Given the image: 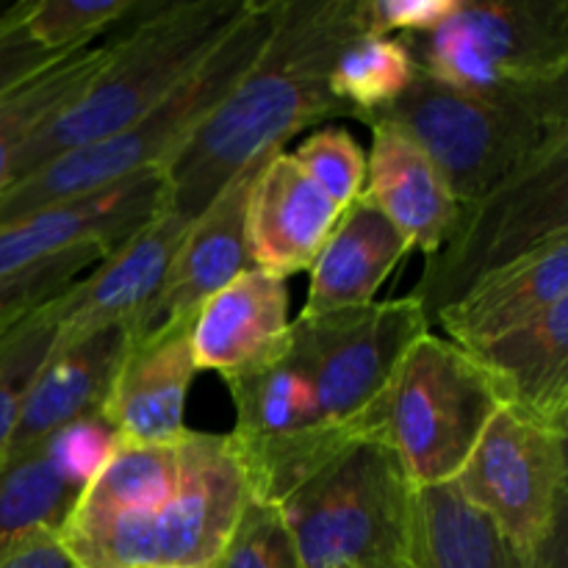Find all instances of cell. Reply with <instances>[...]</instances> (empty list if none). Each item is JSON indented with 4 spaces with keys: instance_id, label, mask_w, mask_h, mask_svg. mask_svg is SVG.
Instances as JSON below:
<instances>
[{
    "instance_id": "cell-1",
    "label": "cell",
    "mask_w": 568,
    "mask_h": 568,
    "mask_svg": "<svg viewBox=\"0 0 568 568\" xmlns=\"http://www.w3.org/2000/svg\"><path fill=\"white\" fill-rule=\"evenodd\" d=\"M358 33L361 0H277L264 50L166 164V205L194 222L244 166L314 122L349 116L331 72Z\"/></svg>"
},
{
    "instance_id": "cell-2",
    "label": "cell",
    "mask_w": 568,
    "mask_h": 568,
    "mask_svg": "<svg viewBox=\"0 0 568 568\" xmlns=\"http://www.w3.org/2000/svg\"><path fill=\"white\" fill-rule=\"evenodd\" d=\"M253 0L142 3L111 42L103 67L61 114L33 133L14 181L83 144L114 136L170 98L247 14Z\"/></svg>"
},
{
    "instance_id": "cell-3",
    "label": "cell",
    "mask_w": 568,
    "mask_h": 568,
    "mask_svg": "<svg viewBox=\"0 0 568 568\" xmlns=\"http://www.w3.org/2000/svg\"><path fill=\"white\" fill-rule=\"evenodd\" d=\"M277 0H253L247 14L211 50L209 59L153 111L114 136L83 144L39 166L0 192V227L14 225L39 209L114 186L148 170H166L205 116L227 98L233 87L264 50L275 26Z\"/></svg>"
},
{
    "instance_id": "cell-4",
    "label": "cell",
    "mask_w": 568,
    "mask_h": 568,
    "mask_svg": "<svg viewBox=\"0 0 568 568\" xmlns=\"http://www.w3.org/2000/svg\"><path fill=\"white\" fill-rule=\"evenodd\" d=\"M381 120L403 128L430 155L458 205H469L544 150L568 142V92H469L416 70L403 98Z\"/></svg>"
},
{
    "instance_id": "cell-5",
    "label": "cell",
    "mask_w": 568,
    "mask_h": 568,
    "mask_svg": "<svg viewBox=\"0 0 568 568\" xmlns=\"http://www.w3.org/2000/svg\"><path fill=\"white\" fill-rule=\"evenodd\" d=\"M247 499L231 438L192 430L186 475L164 503L133 514L67 516L59 538L75 568H209Z\"/></svg>"
},
{
    "instance_id": "cell-6",
    "label": "cell",
    "mask_w": 568,
    "mask_h": 568,
    "mask_svg": "<svg viewBox=\"0 0 568 568\" xmlns=\"http://www.w3.org/2000/svg\"><path fill=\"white\" fill-rule=\"evenodd\" d=\"M414 494L381 438H355L281 508L303 568H414Z\"/></svg>"
},
{
    "instance_id": "cell-7",
    "label": "cell",
    "mask_w": 568,
    "mask_h": 568,
    "mask_svg": "<svg viewBox=\"0 0 568 568\" xmlns=\"http://www.w3.org/2000/svg\"><path fill=\"white\" fill-rule=\"evenodd\" d=\"M397 39L416 70L447 87L568 92V0H458L447 22Z\"/></svg>"
},
{
    "instance_id": "cell-8",
    "label": "cell",
    "mask_w": 568,
    "mask_h": 568,
    "mask_svg": "<svg viewBox=\"0 0 568 568\" xmlns=\"http://www.w3.org/2000/svg\"><path fill=\"white\" fill-rule=\"evenodd\" d=\"M497 410L480 364L447 338L425 333L388 386L375 438L394 449L414 488L447 486Z\"/></svg>"
},
{
    "instance_id": "cell-9",
    "label": "cell",
    "mask_w": 568,
    "mask_h": 568,
    "mask_svg": "<svg viewBox=\"0 0 568 568\" xmlns=\"http://www.w3.org/2000/svg\"><path fill=\"white\" fill-rule=\"evenodd\" d=\"M430 333L410 294L361 308L297 316L286 355L308 381L322 422L355 438H375L377 414L408 349Z\"/></svg>"
},
{
    "instance_id": "cell-10",
    "label": "cell",
    "mask_w": 568,
    "mask_h": 568,
    "mask_svg": "<svg viewBox=\"0 0 568 568\" xmlns=\"http://www.w3.org/2000/svg\"><path fill=\"white\" fill-rule=\"evenodd\" d=\"M560 236H568V142L544 150L477 203L460 205L442 247L425 255V270L410 297L433 325L488 272Z\"/></svg>"
},
{
    "instance_id": "cell-11",
    "label": "cell",
    "mask_w": 568,
    "mask_h": 568,
    "mask_svg": "<svg viewBox=\"0 0 568 568\" xmlns=\"http://www.w3.org/2000/svg\"><path fill=\"white\" fill-rule=\"evenodd\" d=\"M455 488L519 552H538L566 530L568 433L499 408Z\"/></svg>"
},
{
    "instance_id": "cell-12",
    "label": "cell",
    "mask_w": 568,
    "mask_h": 568,
    "mask_svg": "<svg viewBox=\"0 0 568 568\" xmlns=\"http://www.w3.org/2000/svg\"><path fill=\"white\" fill-rule=\"evenodd\" d=\"M236 425L227 433L250 499L281 505L355 436L322 422L308 381L286 353L272 364L222 377Z\"/></svg>"
},
{
    "instance_id": "cell-13",
    "label": "cell",
    "mask_w": 568,
    "mask_h": 568,
    "mask_svg": "<svg viewBox=\"0 0 568 568\" xmlns=\"http://www.w3.org/2000/svg\"><path fill=\"white\" fill-rule=\"evenodd\" d=\"M164 205V170H148L114 186L33 211L14 225L0 227V277L81 247L114 253Z\"/></svg>"
},
{
    "instance_id": "cell-14",
    "label": "cell",
    "mask_w": 568,
    "mask_h": 568,
    "mask_svg": "<svg viewBox=\"0 0 568 568\" xmlns=\"http://www.w3.org/2000/svg\"><path fill=\"white\" fill-rule=\"evenodd\" d=\"M192 325L194 320H178L136 336L125 333V349L100 408L122 444L172 442L186 430L183 410L197 375Z\"/></svg>"
},
{
    "instance_id": "cell-15",
    "label": "cell",
    "mask_w": 568,
    "mask_h": 568,
    "mask_svg": "<svg viewBox=\"0 0 568 568\" xmlns=\"http://www.w3.org/2000/svg\"><path fill=\"white\" fill-rule=\"evenodd\" d=\"M261 161L244 166L216 194L214 203L186 227L161 283V292L136 320L128 322V336L155 331L166 322L194 320L205 300L250 270L244 220H247L250 186Z\"/></svg>"
},
{
    "instance_id": "cell-16",
    "label": "cell",
    "mask_w": 568,
    "mask_h": 568,
    "mask_svg": "<svg viewBox=\"0 0 568 568\" xmlns=\"http://www.w3.org/2000/svg\"><path fill=\"white\" fill-rule=\"evenodd\" d=\"M189 225L192 222L164 205L136 236L64 288L59 297L61 327L53 349L136 320L161 292L172 255Z\"/></svg>"
},
{
    "instance_id": "cell-17",
    "label": "cell",
    "mask_w": 568,
    "mask_h": 568,
    "mask_svg": "<svg viewBox=\"0 0 568 568\" xmlns=\"http://www.w3.org/2000/svg\"><path fill=\"white\" fill-rule=\"evenodd\" d=\"M342 209L305 178L286 150L264 155L247 197V258L281 281L311 270Z\"/></svg>"
},
{
    "instance_id": "cell-18",
    "label": "cell",
    "mask_w": 568,
    "mask_h": 568,
    "mask_svg": "<svg viewBox=\"0 0 568 568\" xmlns=\"http://www.w3.org/2000/svg\"><path fill=\"white\" fill-rule=\"evenodd\" d=\"M288 327L286 281L250 266L205 300L194 316V366L222 377L258 369L286 353Z\"/></svg>"
},
{
    "instance_id": "cell-19",
    "label": "cell",
    "mask_w": 568,
    "mask_h": 568,
    "mask_svg": "<svg viewBox=\"0 0 568 568\" xmlns=\"http://www.w3.org/2000/svg\"><path fill=\"white\" fill-rule=\"evenodd\" d=\"M568 297V236L530 250L503 270L488 272L464 297L436 316L455 347L480 349Z\"/></svg>"
},
{
    "instance_id": "cell-20",
    "label": "cell",
    "mask_w": 568,
    "mask_h": 568,
    "mask_svg": "<svg viewBox=\"0 0 568 568\" xmlns=\"http://www.w3.org/2000/svg\"><path fill=\"white\" fill-rule=\"evenodd\" d=\"M469 355L486 372L499 408L568 433V297Z\"/></svg>"
},
{
    "instance_id": "cell-21",
    "label": "cell",
    "mask_w": 568,
    "mask_h": 568,
    "mask_svg": "<svg viewBox=\"0 0 568 568\" xmlns=\"http://www.w3.org/2000/svg\"><path fill=\"white\" fill-rule=\"evenodd\" d=\"M372 153L364 189L410 244L425 255L436 253L458 220V200L430 155L388 120H372Z\"/></svg>"
},
{
    "instance_id": "cell-22",
    "label": "cell",
    "mask_w": 568,
    "mask_h": 568,
    "mask_svg": "<svg viewBox=\"0 0 568 568\" xmlns=\"http://www.w3.org/2000/svg\"><path fill=\"white\" fill-rule=\"evenodd\" d=\"M125 327H105L50 353L33 377L3 460L42 447L53 433L100 414L125 349Z\"/></svg>"
},
{
    "instance_id": "cell-23",
    "label": "cell",
    "mask_w": 568,
    "mask_h": 568,
    "mask_svg": "<svg viewBox=\"0 0 568 568\" xmlns=\"http://www.w3.org/2000/svg\"><path fill=\"white\" fill-rule=\"evenodd\" d=\"M414 568H566V530L525 555L471 508L455 483L416 488L410 514Z\"/></svg>"
},
{
    "instance_id": "cell-24",
    "label": "cell",
    "mask_w": 568,
    "mask_h": 568,
    "mask_svg": "<svg viewBox=\"0 0 568 568\" xmlns=\"http://www.w3.org/2000/svg\"><path fill=\"white\" fill-rule=\"evenodd\" d=\"M408 253L410 244L403 233L364 192L342 211L325 247L311 264L308 300L300 316L375 303V294Z\"/></svg>"
},
{
    "instance_id": "cell-25",
    "label": "cell",
    "mask_w": 568,
    "mask_h": 568,
    "mask_svg": "<svg viewBox=\"0 0 568 568\" xmlns=\"http://www.w3.org/2000/svg\"><path fill=\"white\" fill-rule=\"evenodd\" d=\"M111 31L92 42L64 50L44 67H39L37 72H31L26 81L0 94V192L14 181L17 161L33 133L48 125L55 114H61L87 89L94 72L103 67L111 42H114Z\"/></svg>"
},
{
    "instance_id": "cell-26",
    "label": "cell",
    "mask_w": 568,
    "mask_h": 568,
    "mask_svg": "<svg viewBox=\"0 0 568 568\" xmlns=\"http://www.w3.org/2000/svg\"><path fill=\"white\" fill-rule=\"evenodd\" d=\"M414 75V59L397 37L358 33L333 64L331 92L349 116L369 125L403 98Z\"/></svg>"
},
{
    "instance_id": "cell-27",
    "label": "cell",
    "mask_w": 568,
    "mask_h": 568,
    "mask_svg": "<svg viewBox=\"0 0 568 568\" xmlns=\"http://www.w3.org/2000/svg\"><path fill=\"white\" fill-rule=\"evenodd\" d=\"M75 499L78 491L61 480L42 447L0 460V552L33 530H59Z\"/></svg>"
},
{
    "instance_id": "cell-28",
    "label": "cell",
    "mask_w": 568,
    "mask_h": 568,
    "mask_svg": "<svg viewBox=\"0 0 568 568\" xmlns=\"http://www.w3.org/2000/svg\"><path fill=\"white\" fill-rule=\"evenodd\" d=\"M59 297L0 327V460L20 419L22 399L55 347L61 327Z\"/></svg>"
},
{
    "instance_id": "cell-29",
    "label": "cell",
    "mask_w": 568,
    "mask_h": 568,
    "mask_svg": "<svg viewBox=\"0 0 568 568\" xmlns=\"http://www.w3.org/2000/svg\"><path fill=\"white\" fill-rule=\"evenodd\" d=\"M142 0H33L26 28L39 48L61 53L92 42L133 17Z\"/></svg>"
},
{
    "instance_id": "cell-30",
    "label": "cell",
    "mask_w": 568,
    "mask_h": 568,
    "mask_svg": "<svg viewBox=\"0 0 568 568\" xmlns=\"http://www.w3.org/2000/svg\"><path fill=\"white\" fill-rule=\"evenodd\" d=\"M209 568H303L281 508L247 499Z\"/></svg>"
},
{
    "instance_id": "cell-31",
    "label": "cell",
    "mask_w": 568,
    "mask_h": 568,
    "mask_svg": "<svg viewBox=\"0 0 568 568\" xmlns=\"http://www.w3.org/2000/svg\"><path fill=\"white\" fill-rule=\"evenodd\" d=\"M292 159L305 178L342 211L364 194L366 153L344 128H322L311 133Z\"/></svg>"
},
{
    "instance_id": "cell-32",
    "label": "cell",
    "mask_w": 568,
    "mask_h": 568,
    "mask_svg": "<svg viewBox=\"0 0 568 568\" xmlns=\"http://www.w3.org/2000/svg\"><path fill=\"white\" fill-rule=\"evenodd\" d=\"M105 255L111 253L100 247H81L42 261V264L28 266V270L14 272V275L0 277V327L6 322L17 320V316L28 314L37 305L59 297L78 277H83V272L98 266Z\"/></svg>"
},
{
    "instance_id": "cell-33",
    "label": "cell",
    "mask_w": 568,
    "mask_h": 568,
    "mask_svg": "<svg viewBox=\"0 0 568 568\" xmlns=\"http://www.w3.org/2000/svg\"><path fill=\"white\" fill-rule=\"evenodd\" d=\"M120 447L116 433L105 425L100 414L83 416L72 425L61 427L59 433L42 444L50 466L61 475L67 486L75 488L78 494L94 480L100 469L111 460V455Z\"/></svg>"
},
{
    "instance_id": "cell-34",
    "label": "cell",
    "mask_w": 568,
    "mask_h": 568,
    "mask_svg": "<svg viewBox=\"0 0 568 568\" xmlns=\"http://www.w3.org/2000/svg\"><path fill=\"white\" fill-rule=\"evenodd\" d=\"M458 0H361V26L375 37L427 33L453 17Z\"/></svg>"
},
{
    "instance_id": "cell-35",
    "label": "cell",
    "mask_w": 568,
    "mask_h": 568,
    "mask_svg": "<svg viewBox=\"0 0 568 568\" xmlns=\"http://www.w3.org/2000/svg\"><path fill=\"white\" fill-rule=\"evenodd\" d=\"M33 0H14L11 9L0 17V94L9 92L31 72L48 64L59 53L39 48L26 28V14ZM70 50V48H67ZM64 53V50H61Z\"/></svg>"
},
{
    "instance_id": "cell-36",
    "label": "cell",
    "mask_w": 568,
    "mask_h": 568,
    "mask_svg": "<svg viewBox=\"0 0 568 568\" xmlns=\"http://www.w3.org/2000/svg\"><path fill=\"white\" fill-rule=\"evenodd\" d=\"M0 568H75L55 527H42L0 552Z\"/></svg>"
},
{
    "instance_id": "cell-37",
    "label": "cell",
    "mask_w": 568,
    "mask_h": 568,
    "mask_svg": "<svg viewBox=\"0 0 568 568\" xmlns=\"http://www.w3.org/2000/svg\"><path fill=\"white\" fill-rule=\"evenodd\" d=\"M9 9H11V3H0V17H3Z\"/></svg>"
}]
</instances>
